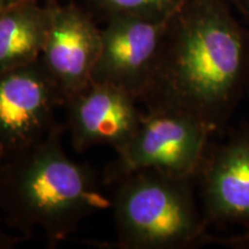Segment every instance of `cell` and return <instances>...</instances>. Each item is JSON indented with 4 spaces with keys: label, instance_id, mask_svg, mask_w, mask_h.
I'll list each match as a JSON object with an SVG mask.
<instances>
[{
    "label": "cell",
    "instance_id": "6da1fadb",
    "mask_svg": "<svg viewBox=\"0 0 249 249\" xmlns=\"http://www.w3.org/2000/svg\"><path fill=\"white\" fill-rule=\"evenodd\" d=\"M249 79V28L227 0H187L170 18L145 110L188 114L213 134L223 132Z\"/></svg>",
    "mask_w": 249,
    "mask_h": 249
},
{
    "label": "cell",
    "instance_id": "7a4b0ae2",
    "mask_svg": "<svg viewBox=\"0 0 249 249\" xmlns=\"http://www.w3.org/2000/svg\"><path fill=\"white\" fill-rule=\"evenodd\" d=\"M60 138L55 126L0 170V209L8 223L51 240H62L86 217L111 207L91 171L68 157Z\"/></svg>",
    "mask_w": 249,
    "mask_h": 249
},
{
    "label": "cell",
    "instance_id": "3957f363",
    "mask_svg": "<svg viewBox=\"0 0 249 249\" xmlns=\"http://www.w3.org/2000/svg\"><path fill=\"white\" fill-rule=\"evenodd\" d=\"M196 178L156 170L121 177L111 208L118 246L124 249H177L218 242L208 233L194 195Z\"/></svg>",
    "mask_w": 249,
    "mask_h": 249
},
{
    "label": "cell",
    "instance_id": "277c9868",
    "mask_svg": "<svg viewBox=\"0 0 249 249\" xmlns=\"http://www.w3.org/2000/svg\"><path fill=\"white\" fill-rule=\"evenodd\" d=\"M213 135L201 121L182 112L145 110L132 138L117 150L108 179L116 181L141 170L196 178Z\"/></svg>",
    "mask_w": 249,
    "mask_h": 249
},
{
    "label": "cell",
    "instance_id": "5b68a950",
    "mask_svg": "<svg viewBox=\"0 0 249 249\" xmlns=\"http://www.w3.org/2000/svg\"><path fill=\"white\" fill-rule=\"evenodd\" d=\"M65 98L40 59L0 71V155L14 157L57 126V107Z\"/></svg>",
    "mask_w": 249,
    "mask_h": 249
},
{
    "label": "cell",
    "instance_id": "8992f818",
    "mask_svg": "<svg viewBox=\"0 0 249 249\" xmlns=\"http://www.w3.org/2000/svg\"><path fill=\"white\" fill-rule=\"evenodd\" d=\"M49 23L40 60L65 98L92 82L101 53L102 28L85 8L48 0Z\"/></svg>",
    "mask_w": 249,
    "mask_h": 249
},
{
    "label": "cell",
    "instance_id": "52a82bcc",
    "mask_svg": "<svg viewBox=\"0 0 249 249\" xmlns=\"http://www.w3.org/2000/svg\"><path fill=\"white\" fill-rule=\"evenodd\" d=\"M169 21L130 15L105 18L92 82L119 87L140 102L151 80Z\"/></svg>",
    "mask_w": 249,
    "mask_h": 249
},
{
    "label": "cell",
    "instance_id": "ba28073f",
    "mask_svg": "<svg viewBox=\"0 0 249 249\" xmlns=\"http://www.w3.org/2000/svg\"><path fill=\"white\" fill-rule=\"evenodd\" d=\"M196 179L209 224L241 227L249 238V126L209 145Z\"/></svg>",
    "mask_w": 249,
    "mask_h": 249
},
{
    "label": "cell",
    "instance_id": "9c48e42d",
    "mask_svg": "<svg viewBox=\"0 0 249 249\" xmlns=\"http://www.w3.org/2000/svg\"><path fill=\"white\" fill-rule=\"evenodd\" d=\"M128 91L110 83L91 82L67 99V124L74 148L83 151L95 145L118 150L135 133L143 111Z\"/></svg>",
    "mask_w": 249,
    "mask_h": 249
},
{
    "label": "cell",
    "instance_id": "30bf717a",
    "mask_svg": "<svg viewBox=\"0 0 249 249\" xmlns=\"http://www.w3.org/2000/svg\"><path fill=\"white\" fill-rule=\"evenodd\" d=\"M48 23V1H28L0 12V71L38 60Z\"/></svg>",
    "mask_w": 249,
    "mask_h": 249
},
{
    "label": "cell",
    "instance_id": "8fae6325",
    "mask_svg": "<svg viewBox=\"0 0 249 249\" xmlns=\"http://www.w3.org/2000/svg\"><path fill=\"white\" fill-rule=\"evenodd\" d=\"M104 18L130 15L154 21L169 20L187 0H83Z\"/></svg>",
    "mask_w": 249,
    "mask_h": 249
},
{
    "label": "cell",
    "instance_id": "7c38bea8",
    "mask_svg": "<svg viewBox=\"0 0 249 249\" xmlns=\"http://www.w3.org/2000/svg\"><path fill=\"white\" fill-rule=\"evenodd\" d=\"M239 15L242 22L249 28V0H227Z\"/></svg>",
    "mask_w": 249,
    "mask_h": 249
},
{
    "label": "cell",
    "instance_id": "4fadbf2b",
    "mask_svg": "<svg viewBox=\"0 0 249 249\" xmlns=\"http://www.w3.org/2000/svg\"><path fill=\"white\" fill-rule=\"evenodd\" d=\"M18 242V239L11 238L6 233L2 231L1 226H0V249H6L11 248Z\"/></svg>",
    "mask_w": 249,
    "mask_h": 249
},
{
    "label": "cell",
    "instance_id": "5bb4252c",
    "mask_svg": "<svg viewBox=\"0 0 249 249\" xmlns=\"http://www.w3.org/2000/svg\"><path fill=\"white\" fill-rule=\"evenodd\" d=\"M28 1L46 2L48 0H0V12L4 11V9H7L9 7H13V6L23 4V2H28Z\"/></svg>",
    "mask_w": 249,
    "mask_h": 249
},
{
    "label": "cell",
    "instance_id": "9a60e30c",
    "mask_svg": "<svg viewBox=\"0 0 249 249\" xmlns=\"http://www.w3.org/2000/svg\"><path fill=\"white\" fill-rule=\"evenodd\" d=\"M246 97H247L249 101V79H248V83H247V88H246Z\"/></svg>",
    "mask_w": 249,
    "mask_h": 249
},
{
    "label": "cell",
    "instance_id": "2e32d148",
    "mask_svg": "<svg viewBox=\"0 0 249 249\" xmlns=\"http://www.w3.org/2000/svg\"><path fill=\"white\" fill-rule=\"evenodd\" d=\"M4 163H5L4 157H2V156L0 155V170H1V167H2V165H4Z\"/></svg>",
    "mask_w": 249,
    "mask_h": 249
}]
</instances>
